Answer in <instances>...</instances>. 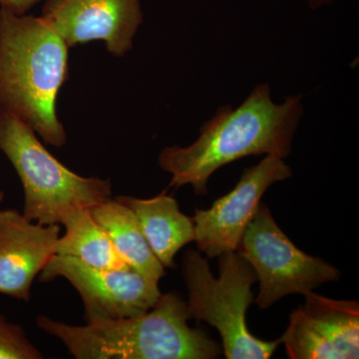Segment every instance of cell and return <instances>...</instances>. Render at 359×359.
I'll use <instances>...</instances> for the list:
<instances>
[{
	"instance_id": "obj_2",
	"label": "cell",
	"mask_w": 359,
	"mask_h": 359,
	"mask_svg": "<svg viewBox=\"0 0 359 359\" xmlns=\"http://www.w3.org/2000/svg\"><path fill=\"white\" fill-rule=\"evenodd\" d=\"M69 49L41 16L0 8V107L57 148L67 141L56 101L69 75Z\"/></svg>"
},
{
	"instance_id": "obj_1",
	"label": "cell",
	"mask_w": 359,
	"mask_h": 359,
	"mask_svg": "<svg viewBox=\"0 0 359 359\" xmlns=\"http://www.w3.org/2000/svg\"><path fill=\"white\" fill-rule=\"evenodd\" d=\"M304 113L302 94L276 103L271 86L257 84L237 107H219L191 145L163 149L158 164L171 175L170 187L191 185L196 195H207L210 178L226 165L250 156L289 157Z\"/></svg>"
},
{
	"instance_id": "obj_7",
	"label": "cell",
	"mask_w": 359,
	"mask_h": 359,
	"mask_svg": "<svg viewBox=\"0 0 359 359\" xmlns=\"http://www.w3.org/2000/svg\"><path fill=\"white\" fill-rule=\"evenodd\" d=\"M58 278L67 280L81 297L86 323L141 316L162 294L158 282L133 269H97L75 257L54 255L39 280L49 283Z\"/></svg>"
},
{
	"instance_id": "obj_6",
	"label": "cell",
	"mask_w": 359,
	"mask_h": 359,
	"mask_svg": "<svg viewBox=\"0 0 359 359\" xmlns=\"http://www.w3.org/2000/svg\"><path fill=\"white\" fill-rule=\"evenodd\" d=\"M238 252L256 273L259 282L256 304L262 309L287 295L306 294L340 276L332 264L297 249L264 203L248 224Z\"/></svg>"
},
{
	"instance_id": "obj_17",
	"label": "cell",
	"mask_w": 359,
	"mask_h": 359,
	"mask_svg": "<svg viewBox=\"0 0 359 359\" xmlns=\"http://www.w3.org/2000/svg\"><path fill=\"white\" fill-rule=\"evenodd\" d=\"M306 4L311 11H318V9L323 8V7L332 6L339 0H306Z\"/></svg>"
},
{
	"instance_id": "obj_18",
	"label": "cell",
	"mask_w": 359,
	"mask_h": 359,
	"mask_svg": "<svg viewBox=\"0 0 359 359\" xmlns=\"http://www.w3.org/2000/svg\"><path fill=\"white\" fill-rule=\"evenodd\" d=\"M4 198H6V194H4V191L0 190V204L4 202Z\"/></svg>"
},
{
	"instance_id": "obj_4",
	"label": "cell",
	"mask_w": 359,
	"mask_h": 359,
	"mask_svg": "<svg viewBox=\"0 0 359 359\" xmlns=\"http://www.w3.org/2000/svg\"><path fill=\"white\" fill-rule=\"evenodd\" d=\"M0 151L20 177L25 192L22 214L42 224H58L74 208L91 209L112 199L109 179L80 176L45 148L18 116L0 107Z\"/></svg>"
},
{
	"instance_id": "obj_15",
	"label": "cell",
	"mask_w": 359,
	"mask_h": 359,
	"mask_svg": "<svg viewBox=\"0 0 359 359\" xmlns=\"http://www.w3.org/2000/svg\"><path fill=\"white\" fill-rule=\"evenodd\" d=\"M43 355L20 325L0 314V359H41Z\"/></svg>"
},
{
	"instance_id": "obj_3",
	"label": "cell",
	"mask_w": 359,
	"mask_h": 359,
	"mask_svg": "<svg viewBox=\"0 0 359 359\" xmlns=\"http://www.w3.org/2000/svg\"><path fill=\"white\" fill-rule=\"evenodd\" d=\"M187 304L177 292L161 294L148 313L71 325L46 316L37 325L77 359H212L217 342L189 327Z\"/></svg>"
},
{
	"instance_id": "obj_13",
	"label": "cell",
	"mask_w": 359,
	"mask_h": 359,
	"mask_svg": "<svg viewBox=\"0 0 359 359\" xmlns=\"http://www.w3.org/2000/svg\"><path fill=\"white\" fill-rule=\"evenodd\" d=\"M102 226L120 257L130 268L159 283L165 268L151 250L133 211L117 200L110 199L90 209Z\"/></svg>"
},
{
	"instance_id": "obj_8",
	"label": "cell",
	"mask_w": 359,
	"mask_h": 359,
	"mask_svg": "<svg viewBox=\"0 0 359 359\" xmlns=\"http://www.w3.org/2000/svg\"><path fill=\"white\" fill-rule=\"evenodd\" d=\"M292 176L285 159L276 156H266L259 164L247 168L230 193L210 209L196 210L192 219L198 249L210 259L238 250L264 194L273 184Z\"/></svg>"
},
{
	"instance_id": "obj_9",
	"label": "cell",
	"mask_w": 359,
	"mask_h": 359,
	"mask_svg": "<svg viewBox=\"0 0 359 359\" xmlns=\"http://www.w3.org/2000/svg\"><path fill=\"white\" fill-rule=\"evenodd\" d=\"M304 295L290 316L282 342L290 359L359 358V304L314 294Z\"/></svg>"
},
{
	"instance_id": "obj_11",
	"label": "cell",
	"mask_w": 359,
	"mask_h": 359,
	"mask_svg": "<svg viewBox=\"0 0 359 359\" xmlns=\"http://www.w3.org/2000/svg\"><path fill=\"white\" fill-rule=\"evenodd\" d=\"M60 224H42L0 210V294L28 302L33 280L55 255Z\"/></svg>"
},
{
	"instance_id": "obj_5",
	"label": "cell",
	"mask_w": 359,
	"mask_h": 359,
	"mask_svg": "<svg viewBox=\"0 0 359 359\" xmlns=\"http://www.w3.org/2000/svg\"><path fill=\"white\" fill-rule=\"evenodd\" d=\"M219 278L198 250L185 252L182 263L188 290L187 309L191 318L205 321L216 328L228 359L271 358L282 339L266 341L255 337L245 321L254 302L252 285L257 282L254 269L238 250L219 256Z\"/></svg>"
},
{
	"instance_id": "obj_10",
	"label": "cell",
	"mask_w": 359,
	"mask_h": 359,
	"mask_svg": "<svg viewBox=\"0 0 359 359\" xmlns=\"http://www.w3.org/2000/svg\"><path fill=\"white\" fill-rule=\"evenodd\" d=\"M41 18L69 48L103 41L123 57L133 49L144 20L141 0H44Z\"/></svg>"
},
{
	"instance_id": "obj_14",
	"label": "cell",
	"mask_w": 359,
	"mask_h": 359,
	"mask_svg": "<svg viewBox=\"0 0 359 359\" xmlns=\"http://www.w3.org/2000/svg\"><path fill=\"white\" fill-rule=\"evenodd\" d=\"M59 224L65 226V233L58 238L55 255L75 257L97 269L130 268L90 209L74 208L61 217Z\"/></svg>"
},
{
	"instance_id": "obj_12",
	"label": "cell",
	"mask_w": 359,
	"mask_h": 359,
	"mask_svg": "<svg viewBox=\"0 0 359 359\" xmlns=\"http://www.w3.org/2000/svg\"><path fill=\"white\" fill-rule=\"evenodd\" d=\"M133 211L151 250L164 268H175V256L195 241L193 219L180 211L176 199L166 193L151 199L132 196L115 198Z\"/></svg>"
},
{
	"instance_id": "obj_16",
	"label": "cell",
	"mask_w": 359,
	"mask_h": 359,
	"mask_svg": "<svg viewBox=\"0 0 359 359\" xmlns=\"http://www.w3.org/2000/svg\"><path fill=\"white\" fill-rule=\"evenodd\" d=\"M44 0H0V8L15 15H25L32 7Z\"/></svg>"
}]
</instances>
